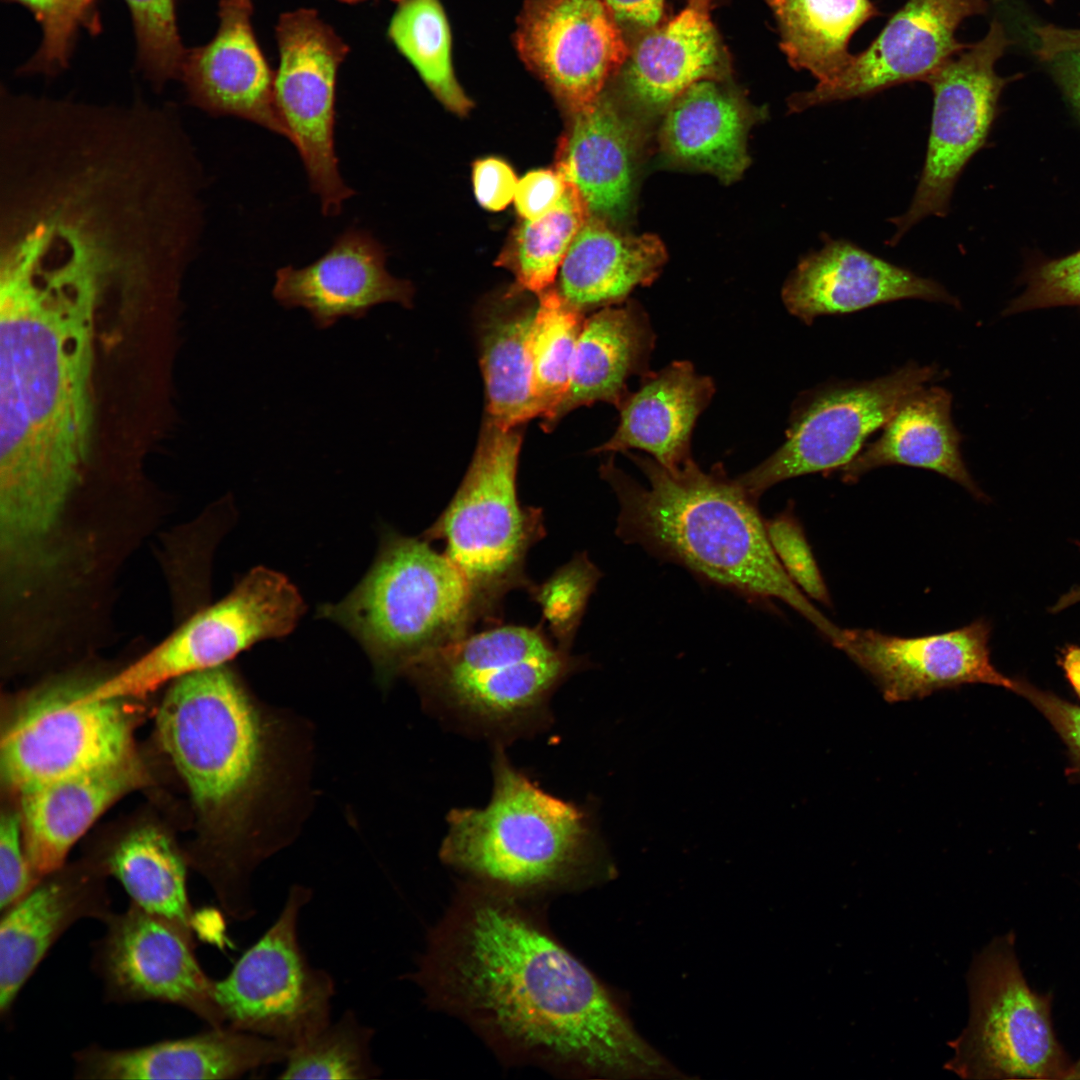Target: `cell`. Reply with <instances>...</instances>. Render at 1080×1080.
I'll list each match as a JSON object with an SVG mask.
<instances>
[{
    "mask_svg": "<svg viewBox=\"0 0 1080 1080\" xmlns=\"http://www.w3.org/2000/svg\"><path fill=\"white\" fill-rule=\"evenodd\" d=\"M534 902L464 881L407 978L506 1064L564 1077H679Z\"/></svg>",
    "mask_w": 1080,
    "mask_h": 1080,
    "instance_id": "1",
    "label": "cell"
},
{
    "mask_svg": "<svg viewBox=\"0 0 1080 1080\" xmlns=\"http://www.w3.org/2000/svg\"><path fill=\"white\" fill-rule=\"evenodd\" d=\"M0 290V519L48 533L60 526L92 449L100 300L25 275H1Z\"/></svg>",
    "mask_w": 1080,
    "mask_h": 1080,
    "instance_id": "2",
    "label": "cell"
},
{
    "mask_svg": "<svg viewBox=\"0 0 1080 1080\" xmlns=\"http://www.w3.org/2000/svg\"><path fill=\"white\" fill-rule=\"evenodd\" d=\"M625 454L648 485L616 467L613 458L601 465L600 475L619 503V538L750 604L774 609L773 601L780 600L832 645L839 641L842 628L815 607L780 565L758 500L721 463L704 471L691 458L669 470L652 457Z\"/></svg>",
    "mask_w": 1080,
    "mask_h": 1080,
    "instance_id": "3",
    "label": "cell"
},
{
    "mask_svg": "<svg viewBox=\"0 0 1080 1080\" xmlns=\"http://www.w3.org/2000/svg\"><path fill=\"white\" fill-rule=\"evenodd\" d=\"M441 859L473 883L535 901L584 888L606 873L592 817L540 789L502 751L482 808L454 810Z\"/></svg>",
    "mask_w": 1080,
    "mask_h": 1080,
    "instance_id": "4",
    "label": "cell"
},
{
    "mask_svg": "<svg viewBox=\"0 0 1080 1080\" xmlns=\"http://www.w3.org/2000/svg\"><path fill=\"white\" fill-rule=\"evenodd\" d=\"M319 617L349 632L378 672H405L426 654L457 640L483 622L457 567L423 537L391 529L359 584L340 602L324 604Z\"/></svg>",
    "mask_w": 1080,
    "mask_h": 1080,
    "instance_id": "5",
    "label": "cell"
},
{
    "mask_svg": "<svg viewBox=\"0 0 1080 1080\" xmlns=\"http://www.w3.org/2000/svg\"><path fill=\"white\" fill-rule=\"evenodd\" d=\"M583 664L541 625H491L433 650L405 673L467 725L513 736L545 720L553 691Z\"/></svg>",
    "mask_w": 1080,
    "mask_h": 1080,
    "instance_id": "6",
    "label": "cell"
},
{
    "mask_svg": "<svg viewBox=\"0 0 1080 1080\" xmlns=\"http://www.w3.org/2000/svg\"><path fill=\"white\" fill-rule=\"evenodd\" d=\"M521 442L518 427L505 429L486 417L454 497L421 536L444 541L445 554L488 624L497 622L507 593L534 587L525 573L526 557L545 535L542 512L522 506L517 496Z\"/></svg>",
    "mask_w": 1080,
    "mask_h": 1080,
    "instance_id": "7",
    "label": "cell"
},
{
    "mask_svg": "<svg viewBox=\"0 0 1080 1080\" xmlns=\"http://www.w3.org/2000/svg\"><path fill=\"white\" fill-rule=\"evenodd\" d=\"M156 727L162 748L203 812H232L249 799L262 769L263 733L228 667L171 682Z\"/></svg>",
    "mask_w": 1080,
    "mask_h": 1080,
    "instance_id": "8",
    "label": "cell"
},
{
    "mask_svg": "<svg viewBox=\"0 0 1080 1080\" xmlns=\"http://www.w3.org/2000/svg\"><path fill=\"white\" fill-rule=\"evenodd\" d=\"M1015 934L995 937L967 975L969 1020L944 1068L963 1079H1064L1074 1066L1052 1020L1053 994L1028 984Z\"/></svg>",
    "mask_w": 1080,
    "mask_h": 1080,
    "instance_id": "9",
    "label": "cell"
},
{
    "mask_svg": "<svg viewBox=\"0 0 1080 1080\" xmlns=\"http://www.w3.org/2000/svg\"><path fill=\"white\" fill-rule=\"evenodd\" d=\"M304 611L303 599L287 577L253 568L225 598L193 615L135 662L85 689V696H145L185 675L222 666L259 641L286 636Z\"/></svg>",
    "mask_w": 1080,
    "mask_h": 1080,
    "instance_id": "10",
    "label": "cell"
},
{
    "mask_svg": "<svg viewBox=\"0 0 1080 1080\" xmlns=\"http://www.w3.org/2000/svg\"><path fill=\"white\" fill-rule=\"evenodd\" d=\"M312 897L309 888L291 887L273 924L215 981L226 1025L292 1048L331 1022L335 982L311 965L299 939L301 911Z\"/></svg>",
    "mask_w": 1080,
    "mask_h": 1080,
    "instance_id": "11",
    "label": "cell"
},
{
    "mask_svg": "<svg viewBox=\"0 0 1080 1080\" xmlns=\"http://www.w3.org/2000/svg\"><path fill=\"white\" fill-rule=\"evenodd\" d=\"M939 375L934 365L909 362L868 381H831L802 392L792 404L783 444L736 479L759 501L781 481L830 473L847 465L881 429L905 396Z\"/></svg>",
    "mask_w": 1080,
    "mask_h": 1080,
    "instance_id": "12",
    "label": "cell"
},
{
    "mask_svg": "<svg viewBox=\"0 0 1080 1080\" xmlns=\"http://www.w3.org/2000/svg\"><path fill=\"white\" fill-rule=\"evenodd\" d=\"M1012 44L1003 23L994 18L981 40L924 81L933 93L926 157L910 206L889 219L895 226L890 246L923 219L947 215L956 182L984 144L995 118L999 96L1009 81L997 74L996 63Z\"/></svg>",
    "mask_w": 1080,
    "mask_h": 1080,
    "instance_id": "13",
    "label": "cell"
},
{
    "mask_svg": "<svg viewBox=\"0 0 1080 1080\" xmlns=\"http://www.w3.org/2000/svg\"><path fill=\"white\" fill-rule=\"evenodd\" d=\"M121 699L52 691L27 703L1 741L2 776L18 793L134 757L133 721Z\"/></svg>",
    "mask_w": 1080,
    "mask_h": 1080,
    "instance_id": "14",
    "label": "cell"
},
{
    "mask_svg": "<svg viewBox=\"0 0 1080 1080\" xmlns=\"http://www.w3.org/2000/svg\"><path fill=\"white\" fill-rule=\"evenodd\" d=\"M276 36L278 109L323 215L337 216L354 195L339 172L334 142L337 73L349 47L312 9L282 14Z\"/></svg>",
    "mask_w": 1080,
    "mask_h": 1080,
    "instance_id": "15",
    "label": "cell"
},
{
    "mask_svg": "<svg viewBox=\"0 0 1080 1080\" xmlns=\"http://www.w3.org/2000/svg\"><path fill=\"white\" fill-rule=\"evenodd\" d=\"M103 923L104 934L93 944L92 968L105 1000L173 1004L209 1027L226 1025L215 980L195 955L193 934L131 901Z\"/></svg>",
    "mask_w": 1080,
    "mask_h": 1080,
    "instance_id": "16",
    "label": "cell"
},
{
    "mask_svg": "<svg viewBox=\"0 0 1080 1080\" xmlns=\"http://www.w3.org/2000/svg\"><path fill=\"white\" fill-rule=\"evenodd\" d=\"M602 0H527L515 44L521 59L573 113L595 101L629 50Z\"/></svg>",
    "mask_w": 1080,
    "mask_h": 1080,
    "instance_id": "17",
    "label": "cell"
},
{
    "mask_svg": "<svg viewBox=\"0 0 1080 1080\" xmlns=\"http://www.w3.org/2000/svg\"><path fill=\"white\" fill-rule=\"evenodd\" d=\"M987 11L986 0H907L838 76L791 96L790 110L800 112L867 98L900 84L924 82L969 46L956 38L960 24Z\"/></svg>",
    "mask_w": 1080,
    "mask_h": 1080,
    "instance_id": "18",
    "label": "cell"
},
{
    "mask_svg": "<svg viewBox=\"0 0 1080 1080\" xmlns=\"http://www.w3.org/2000/svg\"><path fill=\"white\" fill-rule=\"evenodd\" d=\"M991 625L977 619L948 632L901 637L874 629H843L835 646L871 676L890 703L926 697L964 684L1013 690L1014 679L991 661Z\"/></svg>",
    "mask_w": 1080,
    "mask_h": 1080,
    "instance_id": "19",
    "label": "cell"
},
{
    "mask_svg": "<svg viewBox=\"0 0 1080 1080\" xmlns=\"http://www.w3.org/2000/svg\"><path fill=\"white\" fill-rule=\"evenodd\" d=\"M252 13L251 0H221L215 36L186 49L179 79L199 108L251 121L290 141L276 102L275 72L254 35Z\"/></svg>",
    "mask_w": 1080,
    "mask_h": 1080,
    "instance_id": "20",
    "label": "cell"
},
{
    "mask_svg": "<svg viewBox=\"0 0 1080 1080\" xmlns=\"http://www.w3.org/2000/svg\"><path fill=\"white\" fill-rule=\"evenodd\" d=\"M782 299L787 310L807 325L819 316L903 299L959 305L937 281L833 238H825L819 250L799 262L783 286Z\"/></svg>",
    "mask_w": 1080,
    "mask_h": 1080,
    "instance_id": "21",
    "label": "cell"
},
{
    "mask_svg": "<svg viewBox=\"0 0 1080 1080\" xmlns=\"http://www.w3.org/2000/svg\"><path fill=\"white\" fill-rule=\"evenodd\" d=\"M100 865L65 869L42 878L1 910L0 1016L9 1018L16 999L57 940L76 922H104L112 913Z\"/></svg>",
    "mask_w": 1080,
    "mask_h": 1080,
    "instance_id": "22",
    "label": "cell"
},
{
    "mask_svg": "<svg viewBox=\"0 0 1080 1080\" xmlns=\"http://www.w3.org/2000/svg\"><path fill=\"white\" fill-rule=\"evenodd\" d=\"M383 245L367 231L349 228L315 262L276 272L272 294L287 309L309 312L319 329L343 317L360 319L375 306L394 302L412 306L414 289L386 269Z\"/></svg>",
    "mask_w": 1080,
    "mask_h": 1080,
    "instance_id": "23",
    "label": "cell"
},
{
    "mask_svg": "<svg viewBox=\"0 0 1080 1080\" xmlns=\"http://www.w3.org/2000/svg\"><path fill=\"white\" fill-rule=\"evenodd\" d=\"M291 1047L228 1025L189 1037L141 1047L77 1051L79 1079H237L252 1070L284 1063Z\"/></svg>",
    "mask_w": 1080,
    "mask_h": 1080,
    "instance_id": "24",
    "label": "cell"
},
{
    "mask_svg": "<svg viewBox=\"0 0 1080 1080\" xmlns=\"http://www.w3.org/2000/svg\"><path fill=\"white\" fill-rule=\"evenodd\" d=\"M136 758L19 792L23 840L40 879L64 866L74 844L120 797L141 783Z\"/></svg>",
    "mask_w": 1080,
    "mask_h": 1080,
    "instance_id": "25",
    "label": "cell"
},
{
    "mask_svg": "<svg viewBox=\"0 0 1080 1080\" xmlns=\"http://www.w3.org/2000/svg\"><path fill=\"white\" fill-rule=\"evenodd\" d=\"M715 393L711 377L689 361H674L641 378L621 404L614 434L593 452L642 450L669 470L689 459L693 428Z\"/></svg>",
    "mask_w": 1080,
    "mask_h": 1080,
    "instance_id": "26",
    "label": "cell"
},
{
    "mask_svg": "<svg viewBox=\"0 0 1080 1080\" xmlns=\"http://www.w3.org/2000/svg\"><path fill=\"white\" fill-rule=\"evenodd\" d=\"M710 0H689L665 25L646 34L626 60L628 96L649 111L667 110L689 87L718 80L727 57L709 16Z\"/></svg>",
    "mask_w": 1080,
    "mask_h": 1080,
    "instance_id": "27",
    "label": "cell"
},
{
    "mask_svg": "<svg viewBox=\"0 0 1080 1080\" xmlns=\"http://www.w3.org/2000/svg\"><path fill=\"white\" fill-rule=\"evenodd\" d=\"M952 396L939 386L921 387L899 403L881 428L843 468L841 479L856 483L864 474L883 466L904 465L936 472L984 500L961 453L962 437L952 420Z\"/></svg>",
    "mask_w": 1080,
    "mask_h": 1080,
    "instance_id": "28",
    "label": "cell"
},
{
    "mask_svg": "<svg viewBox=\"0 0 1080 1080\" xmlns=\"http://www.w3.org/2000/svg\"><path fill=\"white\" fill-rule=\"evenodd\" d=\"M656 335L647 313L634 302L604 307L585 319L577 342L568 389L543 424L551 430L570 411L596 402L618 408L631 376L644 377Z\"/></svg>",
    "mask_w": 1080,
    "mask_h": 1080,
    "instance_id": "29",
    "label": "cell"
},
{
    "mask_svg": "<svg viewBox=\"0 0 1080 1080\" xmlns=\"http://www.w3.org/2000/svg\"><path fill=\"white\" fill-rule=\"evenodd\" d=\"M571 114L569 128L558 144L555 168L578 189L590 213L620 217L632 190V127L602 95Z\"/></svg>",
    "mask_w": 1080,
    "mask_h": 1080,
    "instance_id": "30",
    "label": "cell"
},
{
    "mask_svg": "<svg viewBox=\"0 0 1080 1080\" xmlns=\"http://www.w3.org/2000/svg\"><path fill=\"white\" fill-rule=\"evenodd\" d=\"M665 258L655 236H624L603 219L589 217L565 255L557 290L582 313L608 307L635 287L649 285Z\"/></svg>",
    "mask_w": 1080,
    "mask_h": 1080,
    "instance_id": "31",
    "label": "cell"
},
{
    "mask_svg": "<svg viewBox=\"0 0 1080 1080\" xmlns=\"http://www.w3.org/2000/svg\"><path fill=\"white\" fill-rule=\"evenodd\" d=\"M750 121L740 97L715 80L699 81L668 107L662 144L674 160L734 181L748 164L745 138Z\"/></svg>",
    "mask_w": 1080,
    "mask_h": 1080,
    "instance_id": "32",
    "label": "cell"
},
{
    "mask_svg": "<svg viewBox=\"0 0 1080 1080\" xmlns=\"http://www.w3.org/2000/svg\"><path fill=\"white\" fill-rule=\"evenodd\" d=\"M508 302L485 310L478 320L480 367L487 417L505 429L539 416L530 352L536 305Z\"/></svg>",
    "mask_w": 1080,
    "mask_h": 1080,
    "instance_id": "33",
    "label": "cell"
},
{
    "mask_svg": "<svg viewBox=\"0 0 1080 1080\" xmlns=\"http://www.w3.org/2000/svg\"><path fill=\"white\" fill-rule=\"evenodd\" d=\"M780 34V48L796 70L818 83L838 76L849 64L852 36L881 12L871 0H767Z\"/></svg>",
    "mask_w": 1080,
    "mask_h": 1080,
    "instance_id": "34",
    "label": "cell"
},
{
    "mask_svg": "<svg viewBox=\"0 0 1080 1080\" xmlns=\"http://www.w3.org/2000/svg\"><path fill=\"white\" fill-rule=\"evenodd\" d=\"M130 901L194 935L195 912L187 893V862L173 841L153 827L131 832L101 862Z\"/></svg>",
    "mask_w": 1080,
    "mask_h": 1080,
    "instance_id": "35",
    "label": "cell"
},
{
    "mask_svg": "<svg viewBox=\"0 0 1080 1080\" xmlns=\"http://www.w3.org/2000/svg\"><path fill=\"white\" fill-rule=\"evenodd\" d=\"M589 217L583 197L568 181L554 208L536 219H522L496 261L515 278L508 291L539 295L551 288L572 241Z\"/></svg>",
    "mask_w": 1080,
    "mask_h": 1080,
    "instance_id": "36",
    "label": "cell"
},
{
    "mask_svg": "<svg viewBox=\"0 0 1080 1080\" xmlns=\"http://www.w3.org/2000/svg\"><path fill=\"white\" fill-rule=\"evenodd\" d=\"M388 33L448 110L458 115L469 112L472 102L455 77L449 25L438 0L402 1L392 17Z\"/></svg>",
    "mask_w": 1080,
    "mask_h": 1080,
    "instance_id": "37",
    "label": "cell"
},
{
    "mask_svg": "<svg viewBox=\"0 0 1080 1080\" xmlns=\"http://www.w3.org/2000/svg\"><path fill=\"white\" fill-rule=\"evenodd\" d=\"M531 330L533 389L542 424L569 386L573 359L585 318L551 287L539 294Z\"/></svg>",
    "mask_w": 1080,
    "mask_h": 1080,
    "instance_id": "38",
    "label": "cell"
},
{
    "mask_svg": "<svg viewBox=\"0 0 1080 1080\" xmlns=\"http://www.w3.org/2000/svg\"><path fill=\"white\" fill-rule=\"evenodd\" d=\"M375 1031L346 1010L307 1042L290 1049L280 1079H373L381 1073L373 1060Z\"/></svg>",
    "mask_w": 1080,
    "mask_h": 1080,
    "instance_id": "39",
    "label": "cell"
},
{
    "mask_svg": "<svg viewBox=\"0 0 1080 1080\" xmlns=\"http://www.w3.org/2000/svg\"><path fill=\"white\" fill-rule=\"evenodd\" d=\"M136 40L137 65L156 88L180 78L186 48L177 26L175 0H124Z\"/></svg>",
    "mask_w": 1080,
    "mask_h": 1080,
    "instance_id": "40",
    "label": "cell"
},
{
    "mask_svg": "<svg viewBox=\"0 0 1080 1080\" xmlns=\"http://www.w3.org/2000/svg\"><path fill=\"white\" fill-rule=\"evenodd\" d=\"M601 577L586 553H579L530 591L541 606L556 642L570 649L590 595Z\"/></svg>",
    "mask_w": 1080,
    "mask_h": 1080,
    "instance_id": "41",
    "label": "cell"
},
{
    "mask_svg": "<svg viewBox=\"0 0 1080 1080\" xmlns=\"http://www.w3.org/2000/svg\"><path fill=\"white\" fill-rule=\"evenodd\" d=\"M770 545L792 582L811 600L832 606V599L793 505L765 520Z\"/></svg>",
    "mask_w": 1080,
    "mask_h": 1080,
    "instance_id": "42",
    "label": "cell"
},
{
    "mask_svg": "<svg viewBox=\"0 0 1080 1080\" xmlns=\"http://www.w3.org/2000/svg\"><path fill=\"white\" fill-rule=\"evenodd\" d=\"M23 5L41 25L35 54L19 68L22 74L55 75L66 68L81 26L77 0H4Z\"/></svg>",
    "mask_w": 1080,
    "mask_h": 1080,
    "instance_id": "43",
    "label": "cell"
},
{
    "mask_svg": "<svg viewBox=\"0 0 1080 1080\" xmlns=\"http://www.w3.org/2000/svg\"><path fill=\"white\" fill-rule=\"evenodd\" d=\"M1080 305V251L1040 266L1006 314L1037 308Z\"/></svg>",
    "mask_w": 1080,
    "mask_h": 1080,
    "instance_id": "44",
    "label": "cell"
},
{
    "mask_svg": "<svg viewBox=\"0 0 1080 1080\" xmlns=\"http://www.w3.org/2000/svg\"><path fill=\"white\" fill-rule=\"evenodd\" d=\"M1013 691L1026 699L1051 725L1066 745L1067 777L1080 782V706L1043 690L1024 678L1015 677Z\"/></svg>",
    "mask_w": 1080,
    "mask_h": 1080,
    "instance_id": "45",
    "label": "cell"
},
{
    "mask_svg": "<svg viewBox=\"0 0 1080 1080\" xmlns=\"http://www.w3.org/2000/svg\"><path fill=\"white\" fill-rule=\"evenodd\" d=\"M39 880L27 857L20 815L3 814L0 824V909L20 899Z\"/></svg>",
    "mask_w": 1080,
    "mask_h": 1080,
    "instance_id": "46",
    "label": "cell"
},
{
    "mask_svg": "<svg viewBox=\"0 0 1080 1080\" xmlns=\"http://www.w3.org/2000/svg\"><path fill=\"white\" fill-rule=\"evenodd\" d=\"M567 185V179L556 168L529 171L516 187L513 201L518 215L532 220L546 214L560 201Z\"/></svg>",
    "mask_w": 1080,
    "mask_h": 1080,
    "instance_id": "47",
    "label": "cell"
},
{
    "mask_svg": "<svg viewBox=\"0 0 1080 1080\" xmlns=\"http://www.w3.org/2000/svg\"><path fill=\"white\" fill-rule=\"evenodd\" d=\"M472 184L479 205L488 211L498 212L514 200L518 179L505 160L486 157L473 163Z\"/></svg>",
    "mask_w": 1080,
    "mask_h": 1080,
    "instance_id": "48",
    "label": "cell"
},
{
    "mask_svg": "<svg viewBox=\"0 0 1080 1080\" xmlns=\"http://www.w3.org/2000/svg\"><path fill=\"white\" fill-rule=\"evenodd\" d=\"M1036 37L1035 55L1047 62L1058 54L1080 51V28H1067L1054 24L1033 27Z\"/></svg>",
    "mask_w": 1080,
    "mask_h": 1080,
    "instance_id": "49",
    "label": "cell"
},
{
    "mask_svg": "<svg viewBox=\"0 0 1080 1080\" xmlns=\"http://www.w3.org/2000/svg\"><path fill=\"white\" fill-rule=\"evenodd\" d=\"M1045 63L1058 87L1080 114V51L1058 54Z\"/></svg>",
    "mask_w": 1080,
    "mask_h": 1080,
    "instance_id": "50",
    "label": "cell"
},
{
    "mask_svg": "<svg viewBox=\"0 0 1080 1080\" xmlns=\"http://www.w3.org/2000/svg\"><path fill=\"white\" fill-rule=\"evenodd\" d=\"M617 21L643 27L655 26L663 12L664 0H604Z\"/></svg>",
    "mask_w": 1080,
    "mask_h": 1080,
    "instance_id": "51",
    "label": "cell"
},
{
    "mask_svg": "<svg viewBox=\"0 0 1080 1080\" xmlns=\"http://www.w3.org/2000/svg\"><path fill=\"white\" fill-rule=\"evenodd\" d=\"M1058 662L1065 677L1080 698V646L1065 647L1061 651Z\"/></svg>",
    "mask_w": 1080,
    "mask_h": 1080,
    "instance_id": "52",
    "label": "cell"
},
{
    "mask_svg": "<svg viewBox=\"0 0 1080 1080\" xmlns=\"http://www.w3.org/2000/svg\"><path fill=\"white\" fill-rule=\"evenodd\" d=\"M98 0H77L78 14L81 26L92 33L100 30L99 16L97 12Z\"/></svg>",
    "mask_w": 1080,
    "mask_h": 1080,
    "instance_id": "53",
    "label": "cell"
},
{
    "mask_svg": "<svg viewBox=\"0 0 1080 1080\" xmlns=\"http://www.w3.org/2000/svg\"><path fill=\"white\" fill-rule=\"evenodd\" d=\"M338 1L343 2V3L354 4V3L362 2V1H365V0H338ZM397 1L402 2L404 0H397Z\"/></svg>",
    "mask_w": 1080,
    "mask_h": 1080,
    "instance_id": "54",
    "label": "cell"
}]
</instances>
